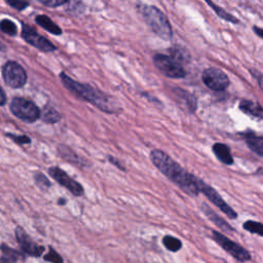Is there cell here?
<instances>
[{
	"mask_svg": "<svg viewBox=\"0 0 263 263\" xmlns=\"http://www.w3.org/2000/svg\"><path fill=\"white\" fill-rule=\"evenodd\" d=\"M242 227L245 230H247L251 233H255L260 236H263V224L260 222L249 220L242 224Z\"/></svg>",
	"mask_w": 263,
	"mask_h": 263,
	"instance_id": "603a6c76",
	"label": "cell"
},
{
	"mask_svg": "<svg viewBox=\"0 0 263 263\" xmlns=\"http://www.w3.org/2000/svg\"><path fill=\"white\" fill-rule=\"evenodd\" d=\"M243 137L248 147L253 152L263 157V136H257L252 133H247Z\"/></svg>",
	"mask_w": 263,
	"mask_h": 263,
	"instance_id": "e0dca14e",
	"label": "cell"
},
{
	"mask_svg": "<svg viewBox=\"0 0 263 263\" xmlns=\"http://www.w3.org/2000/svg\"><path fill=\"white\" fill-rule=\"evenodd\" d=\"M0 49H1V45H0Z\"/></svg>",
	"mask_w": 263,
	"mask_h": 263,
	"instance_id": "8d00e7d4",
	"label": "cell"
},
{
	"mask_svg": "<svg viewBox=\"0 0 263 263\" xmlns=\"http://www.w3.org/2000/svg\"><path fill=\"white\" fill-rule=\"evenodd\" d=\"M35 180H36V183L41 187V188H46V187H49L50 186V183L49 181L47 180V178L41 174V173H37L35 174Z\"/></svg>",
	"mask_w": 263,
	"mask_h": 263,
	"instance_id": "4316f807",
	"label": "cell"
},
{
	"mask_svg": "<svg viewBox=\"0 0 263 263\" xmlns=\"http://www.w3.org/2000/svg\"><path fill=\"white\" fill-rule=\"evenodd\" d=\"M0 30L10 36L16 34V26L9 20H2L0 22Z\"/></svg>",
	"mask_w": 263,
	"mask_h": 263,
	"instance_id": "d4e9b609",
	"label": "cell"
},
{
	"mask_svg": "<svg viewBox=\"0 0 263 263\" xmlns=\"http://www.w3.org/2000/svg\"><path fill=\"white\" fill-rule=\"evenodd\" d=\"M109 160H110L112 163H114L115 165H117L118 167H120V168H122V170H123V167L120 165V163H119L117 160H115L113 157H109Z\"/></svg>",
	"mask_w": 263,
	"mask_h": 263,
	"instance_id": "836d02e7",
	"label": "cell"
},
{
	"mask_svg": "<svg viewBox=\"0 0 263 263\" xmlns=\"http://www.w3.org/2000/svg\"><path fill=\"white\" fill-rule=\"evenodd\" d=\"M258 174H262V175H263V168H260V170L258 171Z\"/></svg>",
	"mask_w": 263,
	"mask_h": 263,
	"instance_id": "d590c367",
	"label": "cell"
},
{
	"mask_svg": "<svg viewBox=\"0 0 263 263\" xmlns=\"http://www.w3.org/2000/svg\"><path fill=\"white\" fill-rule=\"evenodd\" d=\"M48 173L59 184L67 188L75 196H81L83 194V187L61 168L53 166L48 170Z\"/></svg>",
	"mask_w": 263,
	"mask_h": 263,
	"instance_id": "30bf717a",
	"label": "cell"
},
{
	"mask_svg": "<svg viewBox=\"0 0 263 263\" xmlns=\"http://www.w3.org/2000/svg\"><path fill=\"white\" fill-rule=\"evenodd\" d=\"M239 109L252 117L263 119V107H261L256 102L250 100H241L239 103Z\"/></svg>",
	"mask_w": 263,
	"mask_h": 263,
	"instance_id": "5bb4252c",
	"label": "cell"
},
{
	"mask_svg": "<svg viewBox=\"0 0 263 263\" xmlns=\"http://www.w3.org/2000/svg\"><path fill=\"white\" fill-rule=\"evenodd\" d=\"M60 76L64 85L79 98L91 103L92 105H95L97 108H99L104 112H108V113L118 112L119 106L117 102L114 101L113 98L108 97L106 93L87 84L79 83L73 80L65 73H61Z\"/></svg>",
	"mask_w": 263,
	"mask_h": 263,
	"instance_id": "7a4b0ae2",
	"label": "cell"
},
{
	"mask_svg": "<svg viewBox=\"0 0 263 263\" xmlns=\"http://www.w3.org/2000/svg\"><path fill=\"white\" fill-rule=\"evenodd\" d=\"M10 110L14 116L27 122H34L40 117L38 107L31 101L24 98L12 99L10 103Z\"/></svg>",
	"mask_w": 263,
	"mask_h": 263,
	"instance_id": "277c9868",
	"label": "cell"
},
{
	"mask_svg": "<svg viewBox=\"0 0 263 263\" xmlns=\"http://www.w3.org/2000/svg\"><path fill=\"white\" fill-rule=\"evenodd\" d=\"M22 36L28 43H30L31 45H33L34 47H36L42 51L50 52L55 49L54 45L49 40L42 37L33 28L28 27L26 25H24V27H23Z\"/></svg>",
	"mask_w": 263,
	"mask_h": 263,
	"instance_id": "8fae6325",
	"label": "cell"
},
{
	"mask_svg": "<svg viewBox=\"0 0 263 263\" xmlns=\"http://www.w3.org/2000/svg\"><path fill=\"white\" fill-rule=\"evenodd\" d=\"M44 260L52 263H63V258L52 248H49V251L44 256Z\"/></svg>",
	"mask_w": 263,
	"mask_h": 263,
	"instance_id": "484cf974",
	"label": "cell"
},
{
	"mask_svg": "<svg viewBox=\"0 0 263 263\" xmlns=\"http://www.w3.org/2000/svg\"><path fill=\"white\" fill-rule=\"evenodd\" d=\"M172 51V58L175 59L177 62H179L181 64V62H188L190 60L189 53L184 51L183 48L181 47H174L171 49Z\"/></svg>",
	"mask_w": 263,
	"mask_h": 263,
	"instance_id": "cb8c5ba5",
	"label": "cell"
},
{
	"mask_svg": "<svg viewBox=\"0 0 263 263\" xmlns=\"http://www.w3.org/2000/svg\"><path fill=\"white\" fill-rule=\"evenodd\" d=\"M203 213L206 215V217L217 226L219 227L221 230H224V231H227V232H230L233 230V228L224 220L222 219L221 217H219L209 205L206 204H202L201 206Z\"/></svg>",
	"mask_w": 263,
	"mask_h": 263,
	"instance_id": "2e32d148",
	"label": "cell"
},
{
	"mask_svg": "<svg viewBox=\"0 0 263 263\" xmlns=\"http://www.w3.org/2000/svg\"><path fill=\"white\" fill-rule=\"evenodd\" d=\"M140 10L147 25L157 36L164 40L172 38L173 30L171 24L160 9L151 5H142Z\"/></svg>",
	"mask_w": 263,
	"mask_h": 263,
	"instance_id": "3957f363",
	"label": "cell"
},
{
	"mask_svg": "<svg viewBox=\"0 0 263 263\" xmlns=\"http://www.w3.org/2000/svg\"><path fill=\"white\" fill-rule=\"evenodd\" d=\"M162 243L171 252H178L182 248L181 240L172 235H165L162 238Z\"/></svg>",
	"mask_w": 263,
	"mask_h": 263,
	"instance_id": "ffe728a7",
	"label": "cell"
},
{
	"mask_svg": "<svg viewBox=\"0 0 263 263\" xmlns=\"http://www.w3.org/2000/svg\"><path fill=\"white\" fill-rule=\"evenodd\" d=\"M206 2H208V4L213 8V9H215V12L220 16V17H222V18H224V20H226L227 22H231V23H233V24H237L238 23V20L235 17V16H233L232 14H230V13H228L226 10H224L222 7H219V6H217L215 3H213L211 0H205Z\"/></svg>",
	"mask_w": 263,
	"mask_h": 263,
	"instance_id": "44dd1931",
	"label": "cell"
},
{
	"mask_svg": "<svg viewBox=\"0 0 263 263\" xmlns=\"http://www.w3.org/2000/svg\"><path fill=\"white\" fill-rule=\"evenodd\" d=\"M253 31H254L259 37H261V38L263 39V29H262V28H259V27H257V26H254V27H253Z\"/></svg>",
	"mask_w": 263,
	"mask_h": 263,
	"instance_id": "1f68e13d",
	"label": "cell"
},
{
	"mask_svg": "<svg viewBox=\"0 0 263 263\" xmlns=\"http://www.w3.org/2000/svg\"><path fill=\"white\" fill-rule=\"evenodd\" d=\"M6 2L13 8L17 10H23L28 6V3L24 0H6Z\"/></svg>",
	"mask_w": 263,
	"mask_h": 263,
	"instance_id": "83f0119b",
	"label": "cell"
},
{
	"mask_svg": "<svg viewBox=\"0 0 263 263\" xmlns=\"http://www.w3.org/2000/svg\"><path fill=\"white\" fill-rule=\"evenodd\" d=\"M15 236H16V240H17L21 249L26 254L31 255V256H35V257H39L44 252V248L42 246H39L38 243H36L24 231L23 228L16 227V229H15Z\"/></svg>",
	"mask_w": 263,
	"mask_h": 263,
	"instance_id": "7c38bea8",
	"label": "cell"
},
{
	"mask_svg": "<svg viewBox=\"0 0 263 263\" xmlns=\"http://www.w3.org/2000/svg\"><path fill=\"white\" fill-rule=\"evenodd\" d=\"M37 1H39L40 3H42L48 7H58V6L66 3L68 0H37Z\"/></svg>",
	"mask_w": 263,
	"mask_h": 263,
	"instance_id": "f1b7e54d",
	"label": "cell"
},
{
	"mask_svg": "<svg viewBox=\"0 0 263 263\" xmlns=\"http://www.w3.org/2000/svg\"><path fill=\"white\" fill-rule=\"evenodd\" d=\"M202 82L211 89L222 91L229 85L228 76L218 68H208L202 72Z\"/></svg>",
	"mask_w": 263,
	"mask_h": 263,
	"instance_id": "9c48e42d",
	"label": "cell"
},
{
	"mask_svg": "<svg viewBox=\"0 0 263 263\" xmlns=\"http://www.w3.org/2000/svg\"><path fill=\"white\" fill-rule=\"evenodd\" d=\"M5 101H6L5 95H4L3 90H2V89H1V87H0V106L4 105V104H5Z\"/></svg>",
	"mask_w": 263,
	"mask_h": 263,
	"instance_id": "d6a6232c",
	"label": "cell"
},
{
	"mask_svg": "<svg viewBox=\"0 0 263 263\" xmlns=\"http://www.w3.org/2000/svg\"><path fill=\"white\" fill-rule=\"evenodd\" d=\"M65 202H66V200H65V199H62V198H60V199H59V203H60V204H64Z\"/></svg>",
	"mask_w": 263,
	"mask_h": 263,
	"instance_id": "e575fe53",
	"label": "cell"
},
{
	"mask_svg": "<svg viewBox=\"0 0 263 263\" xmlns=\"http://www.w3.org/2000/svg\"><path fill=\"white\" fill-rule=\"evenodd\" d=\"M198 186H199V191L203 193L208 197V199L211 202H213L216 206H218L228 218L235 219L237 217L236 212L230 205H228V203L221 197V195L217 192L216 189L205 184L200 179H198Z\"/></svg>",
	"mask_w": 263,
	"mask_h": 263,
	"instance_id": "ba28073f",
	"label": "cell"
},
{
	"mask_svg": "<svg viewBox=\"0 0 263 263\" xmlns=\"http://www.w3.org/2000/svg\"><path fill=\"white\" fill-rule=\"evenodd\" d=\"M213 152L216 157L223 162L224 164L230 165L233 163V157L231 155L230 149L226 144L223 143H216L213 145Z\"/></svg>",
	"mask_w": 263,
	"mask_h": 263,
	"instance_id": "9a60e30c",
	"label": "cell"
},
{
	"mask_svg": "<svg viewBox=\"0 0 263 263\" xmlns=\"http://www.w3.org/2000/svg\"><path fill=\"white\" fill-rule=\"evenodd\" d=\"M40 116L42 117L43 121L47 122V123H53V122H58L61 118L60 114L58 113V111L53 108L47 107L44 109V111H42V113H40Z\"/></svg>",
	"mask_w": 263,
	"mask_h": 263,
	"instance_id": "7402d4cb",
	"label": "cell"
},
{
	"mask_svg": "<svg viewBox=\"0 0 263 263\" xmlns=\"http://www.w3.org/2000/svg\"><path fill=\"white\" fill-rule=\"evenodd\" d=\"M156 68L170 78H183L186 76V71L183 66L170 55L157 53L153 58Z\"/></svg>",
	"mask_w": 263,
	"mask_h": 263,
	"instance_id": "5b68a950",
	"label": "cell"
},
{
	"mask_svg": "<svg viewBox=\"0 0 263 263\" xmlns=\"http://www.w3.org/2000/svg\"><path fill=\"white\" fill-rule=\"evenodd\" d=\"M153 164L172 182L181 188L185 193L191 196H197L199 191L198 178L186 172L179 163L172 159L166 153L155 149L150 153Z\"/></svg>",
	"mask_w": 263,
	"mask_h": 263,
	"instance_id": "6da1fadb",
	"label": "cell"
},
{
	"mask_svg": "<svg viewBox=\"0 0 263 263\" xmlns=\"http://www.w3.org/2000/svg\"><path fill=\"white\" fill-rule=\"evenodd\" d=\"M7 136L9 138H11L15 143L17 144H28L30 143V139L26 136H15V135H10V134H7Z\"/></svg>",
	"mask_w": 263,
	"mask_h": 263,
	"instance_id": "f546056e",
	"label": "cell"
},
{
	"mask_svg": "<svg viewBox=\"0 0 263 263\" xmlns=\"http://www.w3.org/2000/svg\"><path fill=\"white\" fill-rule=\"evenodd\" d=\"M176 98H177V101L181 104V106L183 108H185L188 112L190 113H193L195 110H196V107H197V101L195 99V97L190 93L189 91L185 90V89H182V88H179V87H175L173 89Z\"/></svg>",
	"mask_w": 263,
	"mask_h": 263,
	"instance_id": "4fadbf2b",
	"label": "cell"
},
{
	"mask_svg": "<svg viewBox=\"0 0 263 263\" xmlns=\"http://www.w3.org/2000/svg\"><path fill=\"white\" fill-rule=\"evenodd\" d=\"M213 239L223 249L225 250L228 254H230L233 258L240 262H247L251 260V255L250 253L242 248L240 245L236 243L235 241L227 238L224 234L217 230H213L212 232Z\"/></svg>",
	"mask_w": 263,
	"mask_h": 263,
	"instance_id": "8992f818",
	"label": "cell"
},
{
	"mask_svg": "<svg viewBox=\"0 0 263 263\" xmlns=\"http://www.w3.org/2000/svg\"><path fill=\"white\" fill-rule=\"evenodd\" d=\"M5 83L12 88H20L27 82V74L24 68L16 62H7L2 70Z\"/></svg>",
	"mask_w": 263,
	"mask_h": 263,
	"instance_id": "52a82bcc",
	"label": "cell"
},
{
	"mask_svg": "<svg viewBox=\"0 0 263 263\" xmlns=\"http://www.w3.org/2000/svg\"><path fill=\"white\" fill-rule=\"evenodd\" d=\"M36 23L41 26L42 28H44L46 31H48L51 34L54 35H60L62 33V30L60 29V27L54 24L48 16L46 15H38L36 17Z\"/></svg>",
	"mask_w": 263,
	"mask_h": 263,
	"instance_id": "ac0fdd59",
	"label": "cell"
},
{
	"mask_svg": "<svg viewBox=\"0 0 263 263\" xmlns=\"http://www.w3.org/2000/svg\"><path fill=\"white\" fill-rule=\"evenodd\" d=\"M250 73L254 76V78H256L260 88L263 90V74L261 72H259L258 70H256V69H251Z\"/></svg>",
	"mask_w": 263,
	"mask_h": 263,
	"instance_id": "4dcf8cb0",
	"label": "cell"
},
{
	"mask_svg": "<svg viewBox=\"0 0 263 263\" xmlns=\"http://www.w3.org/2000/svg\"><path fill=\"white\" fill-rule=\"evenodd\" d=\"M0 250L2 252L0 263H13L21 257V254L17 251L10 249L6 245H1Z\"/></svg>",
	"mask_w": 263,
	"mask_h": 263,
	"instance_id": "d6986e66",
	"label": "cell"
}]
</instances>
